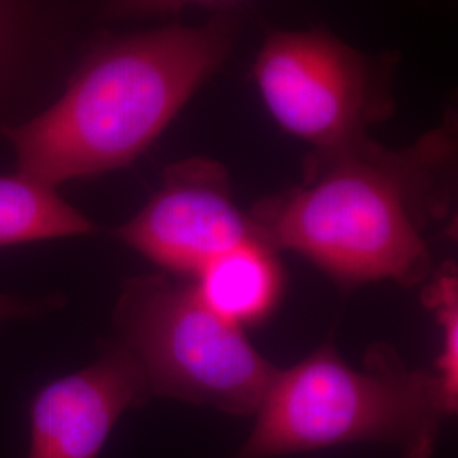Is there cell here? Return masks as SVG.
<instances>
[{
	"mask_svg": "<svg viewBox=\"0 0 458 458\" xmlns=\"http://www.w3.org/2000/svg\"><path fill=\"white\" fill-rule=\"evenodd\" d=\"M457 117L399 149L372 136L311 151L301 181L250 211L260 240L346 287L431 276V243L457 199Z\"/></svg>",
	"mask_w": 458,
	"mask_h": 458,
	"instance_id": "obj_1",
	"label": "cell"
},
{
	"mask_svg": "<svg viewBox=\"0 0 458 458\" xmlns=\"http://www.w3.org/2000/svg\"><path fill=\"white\" fill-rule=\"evenodd\" d=\"M250 11L234 2L196 22L89 36L55 100L0 132L14 172L58 189L136 162L226 64Z\"/></svg>",
	"mask_w": 458,
	"mask_h": 458,
	"instance_id": "obj_2",
	"label": "cell"
},
{
	"mask_svg": "<svg viewBox=\"0 0 458 458\" xmlns=\"http://www.w3.org/2000/svg\"><path fill=\"white\" fill-rule=\"evenodd\" d=\"M452 416L435 372L411 369L387 344L360 369L331 344L278 369L236 458H276L352 443H382L403 458H431Z\"/></svg>",
	"mask_w": 458,
	"mask_h": 458,
	"instance_id": "obj_3",
	"label": "cell"
},
{
	"mask_svg": "<svg viewBox=\"0 0 458 458\" xmlns=\"http://www.w3.org/2000/svg\"><path fill=\"white\" fill-rule=\"evenodd\" d=\"M113 344L138 365L148 395L257 416L278 369L209 311L191 284L148 274L123 282Z\"/></svg>",
	"mask_w": 458,
	"mask_h": 458,
	"instance_id": "obj_4",
	"label": "cell"
},
{
	"mask_svg": "<svg viewBox=\"0 0 458 458\" xmlns=\"http://www.w3.org/2000/svg\"><path fill=\"white\" fill-rule=\"evenodd\" d=\"M395 53L369 55L327 30L268 34L253 79L268 114L312 151L344 147L395 109Z\"/></svg>",
	"mask_w": 458,
	"mask_h": 458,
	"instance_id": "obj_5",
	"label": "cell"
},
{
	"mask_svg": "<svg viewBox=\"0 0 458 458\" xmlns=\"http://www.w3.org/2000/svg\"><path fill=\"white\" fill-rule=\"evenodd\" d=\"M111 234L165 272L187 277L229 248L260 240L233 197L228 170L206 157L165 168L157 192Z\"/></svg>",
	"mask_w": 458,
	"mask_h": 458,
	"instance_id": "obj_6",
	"label": "cell"
},
{
	"mask_svg": "<svg viewBox=\"0 0 458 458\" xmlns=\"http://www.w3.org/2000/svg\"><path fill=\"white\" fill-rule=\"evenodd\" d=\"M148 401L138 365L109 340L98 360L34 395L26 458H100L123 414Z\"/></svg>",
	"mask_w": 458,
	"mask_h": 458,
	"instance_id": "obj_7",
	"label": "cell"
},
{
	"mask_svg": "<svg viewBox=\"0 0 458 458\" xmlns=\"http://www.w3.org/2000/svg\"><path fill=\"white\" fill-rule=\"evenodd\" d=\"M96 7L0 0V132L30 121L64 89Z\"/></svg>",
	"mask_w": 458,
	"mask_h": 458,
	"instance_id": "obj_8",
	"label": "cell"
},
{
	"mask_svg": "<svg viewBox=\"0 0 458 458\" xmlns=\"http://www.w3.org/2000/svg\"><path fill=\"white\" fill-rule=\"evenodd\" d=\"M277 253L262 240L229 248L197 272L192 289L209 311L229 325L259 323L276 310L284 291Z\"/></svg>",
	"mask_w": 458,
	"mask_h": 458,
	"instance_id": "obj_9",
	"label": "cell"
},
{
	"mask_svg": "<svg viewBox=\"0 0 458 458\" xmlns=\"http://www.w3.org/2000/svg\"><path fill=\"white\" fill-rule=\"evenodd\" d=\"M98 223L66 202L58 189L17 172L0 175V248L98 233Z\"/></svg>",
	"mask_w": 458,
	"mask_h": 458,
	"instance_id": "obj_10",
	"label": "cell"
},
{
	"mask_svg": "<svg viewBox=\"0 0 458 458\" xmlns=\"http://www.w3.org/2000/svg\"><path fill=\"white\" fill-rule=\"evenodd\" d=\"M423 302L442 329V350L435 376L446 406L454 414L458 404V274L457 265L445 262L426 278Z\"/></svg>",
	"mask_w": 458,
	"mask_h": 458,
	"instance_id": "obj_11",
	"label": "cell"
},
{
	"mask_svg": "<svg viewBox=\"0 0 458 458\" xmlns=\"http://www.w3.org/2000/svg\"><path fill=\"white\" fill-rule=\"evenodd\" d=\"M65 306V299L60 294L41 297L2 294L0 293V325L9 321L39 319Z\"/></svg>",
	"mask_w": 458,
	"mask_h": 458,
	"instance_id": "obj_12",
	"label": "cell"
}]
</instances>
